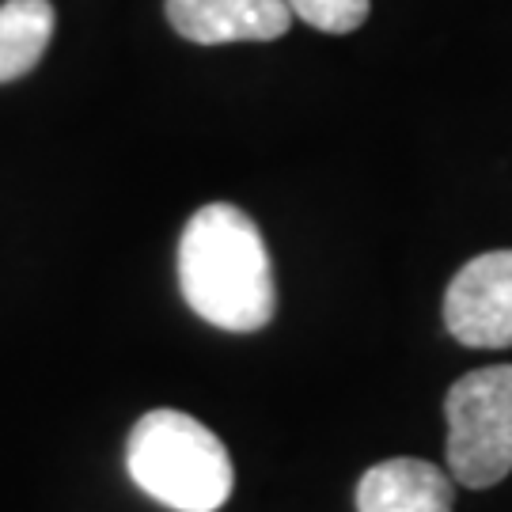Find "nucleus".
<instances>
[{
    "label": "nucleus",
    "mask_w": 512,
    "mask_h": 512,
    "mask_svg": "<svg viewBox=\"0 0 512 512\" xmlns=\"http://www.w3.org/2000/svg\"><path fill=\"white\" fill-rule=\"evenodd\" d=\"M179 285L205 323L255 334L277 311L270 251L239 205L209 202L186 220L179 239Z\"/></svg>",
    "instance_id": "1"
},
{
    "label": "nucleus",
    "mask_w": 512,
    "mask_h": 512,
    "mask_svg": "<svg viewBox=\"0 0 512 512\" xmlns=\"http://www.w3.org/2000/svg\"><path fill=\"white\" fill-rule=\"evenodd\" d=\"M129 478L175 512H217L232 494V456L220 437L183 410H148L129 429Z\"/></svg>",
    "instance_id": "2"
},
{
    "label": "nucleus",
    "mask_w": 512,
    "mask_h": 512,
    "mask_svg": "<svg viewBox=\"0 0 512 512\" xmlns=\"http://www.w3.org/2000/svg\"><path fill=\"white\" fill-rule=\"evenodd\" d=\"M448 471L467 490L497 486L512 471V365L467 372L444 399Z\"/></svg>",
    "instance_id": "3"
},
{
    "label": "nucleus",
    "mask_w": 512,
    "mask_h": 512,
    "mask_svg": "<svg viewBox=\"0 0 512 512\" xmlns=\"http://www.w3.org/2000/svg\"><path fill=\"white\" fill-rule=\"evenodd\" d=\"M444 327L459 346H512V251L471 258L444 293Z\"/></svg>",
    "instance_id": "4"
},
{
    "label": "nucleus",
    "mask_w": 512,
    "mask_h": 512,
    "mask_svg": "<svg viewBox=\"0 0 512 512\" xmlns=\"http://www.w3.org/2000/svg\"><path fill=\"white\" fill-rule=\"evenodd\" d=\"M171 27L198 46L224 42H274L289 31L293 12L285 0H167Z\"/></svg>",
    "instance_id": "5"
},
{
    "label": "nucleus",
    "mask_w": 512,
    "mask_h": 512,
    "mask_svg": "<svg viewBox=\"0 0 512 512\" xmlns=\"http://www.w3.org/2000/svg\"><path fill=\"white\" fill-rule=\"evenodd\" d=\"M452 478L425 459H387L357 482V512H452Z\"/></svg>",
    "instance_id": "6"
},
{
    "label": "nucleus",
    "mask_w": 512,
    "mask_h": 512,
    "mask_svg": "<svg viewBox=\"0 0 512 512\" xmlns=\"http://www.w3.org/2000/svg\"><path fill=\"white\" fill-rule=\"evenodd\" d=\"M54 38L50 0H4L0 4V84L35 69Z\"/></svg>",
    "instance_id": "7"
},
{
    "label": "nucleus",
    "mask_w": 512,
    "mask_h": 512,
    "mask_svg": "<svg viewBox=\"0 0 512 512\" xmlns=\"http://www.w3.org/2000/svg\"><path fill=\"white\" fill-rule=\"evenodd\" d=\"M285 4L296 19L327 35H349L368 19V0H285Z\"/></svg>",
    "instance_id": "8"
}]
</instances>
